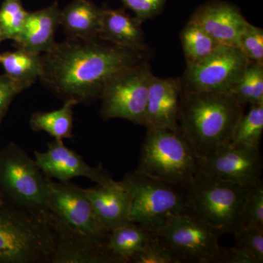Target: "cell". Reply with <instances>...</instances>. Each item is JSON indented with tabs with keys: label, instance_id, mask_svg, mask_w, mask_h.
Here are the masks:
<instances>
[{
	"label": "cell",
	"instance_id": "6da1fadb",
	"mask_svg": "<svg viewBox=\"0 0 263 263\" xmlns=\"http://www.w3.org/2000/svg\"><path fill=\"white\" fill-rule=\"evenodd\" d=\"M40 80L64 100L77 104L100 99L110 78L146 61L145 52L114 46L100 40L56 43L41 54Z\"/></svg>",
	"mask_w": 263,
	"mask_h": 263
},
{
	"label": "cell",
	"instance_id": "7a4b0ae2",
	"mask_svg": "<svg viewBox=\"0 0 263 263\" xmlns=\"http://www.w3.org/2000/svg\"><path fill=\"white\" fill-rule=\"evenodd\" d=\"M243 114L231 93L181 89L179 128L199 157L230 143Z\"/></svg>",
	"mask_w": 263,
	"mask_h": 263
},
{
	"label": "cell",
	"instance_id": "3957f363",
	"mask_svg": "<svg viewBox=\"0 0 263 263\" xmlns=\"http://www.w3.org/2000/svg\"><path fill=\"white\" fill-rule=\"evenodd\" d=\"M48 214L0 205V263H51L56 232Z\"/></svg>",
	"mask_w": 263,
	"mask_h": 263
},
{
	"label": "cell",
	"instance_id": "277c9868",
	"mask_svg": "<svg viewBox=\"0 0 263 263\" xmlns=\"http://www.w3.org/2000/svg\"><path fill=\"white\" fill-rule=\"evenodd\" d=\"M185 188L189 212L219 234L234 235L245 226L249 186L200 172Z\"/></svg>",
	"mask_w": 263,
	"mask_h": 263
},
{
	"label": "cell",
	"instance_id": "5b68a950",
	"mask_svg": "<svg viewBox=\"0 0 263 263\" xmlns=\"http://www.w3.org/2000/svg\"><path fill=\"white\" fill-rule=\"evenodd\" d=\"M136 170L185 187L200 172V157L180 128H148Z\"/></svg>",
	"mask_w": 263,
	"mask_h": 263
},
{
	"label": "cell",
	"instance_id": "8992f818",
	"mask_svg": "<svg viewBox=\"0 0 263 263\" xmlns=\"http://www.w3.org/2000/svg\"><path fill=\"white\" fill-rule=\"evenodd\" d=\"M121 181L130 193L131 222L152 235L175 216L189 212L186 186L161 181L137 170Z\"/></svg>",
	"mask_w": 263,
	"mask_h": 263
},
{
	"label": "cell",
	"instance_id": "52a82bcc",
	"mask_svg": "<svg viewBox=\"0 0 263 263\" xmlns=\"http://www.w3.org/2000/svg\"><path fill=\"white\" fill-rule=\"evenodd\" d=\"M47 178L35 161L11 143L0 151V194L5 201L24 210L48 214Z\"/></svg>",
	"mask_w": 263,
	"mask_h": 263
},
{
	"label": "cell",
	"instance_id": "ba28073f",
	"mask_svg": "<svg viewBox=\"0 0 263 263\" xmlns=\"http://www.w3.org/2000/svg\"><path fill=\"white\" fill-rule=\"evenodd\" d=\"M153 76L144 61L124 69L104 85L100 95V116L105 120L122 119L144 125L148 85Z\"/></svg>",
	"mask_w": 263,
	"mask_h": 263
},
{
	"label": "cell",
	"instance_id": "9c48e42d",
	"mask_svg": "<svg viewBox=\"0 0 263 263\" xmlns=\"http://www.w3.org/2000/svg\"><path fill=\"white\" fill-rule=\"evenodd\" d=\"M155 235L181 262H217L221 235L190 212L175 216Z\"/></svg>",
	"mask_w": 263,
	"mask_h": 263
},
{
	"label": "cell",
	"instance_id": "30bf717a",
	"mask_svg": "<svg viewBox=\"0 0 263 263\" xmlns=\"http://www.w3.org/2000/svg\"><path fill=\"white\" fill-rule=\"evenodd\" d=\"M251 62L235 46H220L205 60L186 66L180 78L181 89L230 92Z\"/></svg>",
	"mask_w": 263,
	"mask_h": 263
},
{
	"label": "cell",
	"instance_id": "8fae6325",
	"mask_svg": "<svg viewBox=\"0 0 263 263\" xmlns=\"http://www.w3.org/2000/svg\"><path fill=\"white\" fill-rule=\"evenodd\" d=\"M46 194L48 209L59 220L74 231L107 245L110 231L98 220L84 189L47 179Z\"/></svg>",
	"mask_w": 263,
	"mask_h": 263
},
{
	"label": "cell",
	"instance_id": "7c38bea8",
	"mask_svg": "<svg viewBox=\"0 0 263 263\" xmlns=\"http://www.w3.org/2000/svg\"><path fill=\"white\" fill-rule=\"evenodd\" d=\"M200 168L207 176L248 187L260 180L262 156L259 148L230 143L200 157Z\"/></svg>",
	"mask_w": 263,
	"mask_h": 263
},
{
	"label": "cell",
	"instance_id": "4fadbf2b",
	"mask_svg": "<svg viewBox=\"0 0 263 263\" xmlns=\"http://www.w3.org/2000/svg\"><path fill=\"white\" fill-rule=\"evenodd\" d=\"M47 146L46 152H34V161L47 179L66 183L75 178L84 177L101 186L117 182L101 165L91 167L80 155L66 146L63 141L54 140Z\"/></svg>",
	"mask_w": 263,
	"mask_h": 263
},
{
	"label": "cell",
	"instance_id": "5bb4252c",
	"mask_svg": "<svg viewBox=\"0 0 263 263\" xmlns=\"http://www.w3.org/2000/svg\"><path fill=\"white\" fill-rule=\"evenodd\" d=\"M57 242L51 263H118L106 243L77 233L51 213Z\"/></svg>",
	"mask_w": 263,
	"mask_h": 263
},
{
	"label": "cell",
	"instance_id": "9a60e30c",
	"mask_svg": "<svg viewBox=\"0 0 263 263\" xmlns=\"http://www.w3.org/2000/svg\"><path fill=\"white\" fill-rule=\"evenodd\" d=\"M190 21L221 45L238 48L240 35L249 24L238 7L221 0H213L199 7Z\"/></svg>",
	"mask_w": 263,
	"mask_h": 263
},
{
	"label": "cell",
	"instance_id": "2e32d148",
	"mask_svg": "<svg viewBox=\"0 0 263 263\" xmlns=\"http://www.w3.org/2000/svg\"><path fill=\"white\" fill-rule=\"evenodd\" d=\"M181 94L180 78L152 76L148 85L144 125L153 129H179Z\"/></svg>",
	"mask_w": 263,
	"mask_h": 263
},
{
	"label": "cell",
	"instance_id": "e0dca14e",
	"mask_svg": "<svg viewBox=\"0 0 263 263\" xmlns=\"http://www.w3.org/2000/svg\"><path fill=\"white\" fill-rule=\"evenodd\" d=\"M84 191L98 220L109 231L130 222L131 195L122 181Z\"/></svg>",
	"mask_w": 263,
	"mask_h": 263
},
{
	"label": "cell",
	"instance_id": "ac0fdd59",
	"mask_svg": "<svg viewBox=\"0 0 263 263\" xmlns=\"http://www.w3.org/2000/svg\"><path fill=\"white\" fill-rule=\"evenodd\" d=\"M60 11L55 2L46 8L29 12L22 32L13 41L15 47L41 55L49 51L57 43Z\"/></svg>",
	"mask_w": 263,
	"mask_h": 263
},
{
	"label": "cell",
	"instance_id": "d6986e66",
	"mask_svg": "<svg viewBox=\"0 0 263 263\" xmlns=\"http://www.w3.org/2000/svg\"><path fill=\"white\" fill-rule=\"evenodd\" d=\"M143 22L128 14L124 8H103L99 40L134 51L146 52L147 45Z\"/></svg>",
	"mask_w": 263,
	"mask_h": 263
},
{
	"label": "cell",
	"instance_id": "ffe728a7",
	"mask_svg": "<svg viewBox=\"0 0 263 263\" xmlns=\"http://www.w3.org/2000/svg\"><path fill=\"white\" fill-rule=\"evenodd\" d=\"M103 8L91 0H72L60 11V26L67 39L75 41L99 40Z\"/></svg>",
	"mask_w": 263,
	"mask_h": 263
},
{
	"label": "cell",
	"instance_id": "44dd1931",
	"mask_svg": "<svg viewBox=\"0 0 263 263\" xmlns=\"http://www.w3.org/2000/svg\"><path fill=\"white\" fill-rule=\"evenodd\" d=\"M155 237L130 221L110 230L107 247L118 263L129 262L131 257L144 249Z\"/></svg>",
	"mask_w": 263,
	"mask_h": 263
},
{
	"label": "cell",
	"instance_id": "7402d4cb",
	"mask_svg": "<svg viewBox=\"0 0 263 263\" xmlns=\"http://www.w3.org/2000/svg\"><path fill=\"white\" fill-rule=\"evenodd\" d=\"M0 65L5 74L27 89L40 79L42 71L41 54L16 48L5 52L0 57Z\"/></svg>",
	"mask_w": 263,
	"mask_h": 263
},
{
	"label": "cell",
	"instance_id": "603a6c76",
	"mask_svg": "<svg viewBox=\"0 0 263 263\" xmlns=\"http://www.w3.org/2000/svg\"><path fill=\"white\" fill-rule=\"evenodd\" d=\"M77 103L65 100L62 108L51 111H39L30 118V127L35 132H45L57 141L72 138L73 108Z\"/></svg>",
	"mask_w": 263,
	"mask_h": 263
},
{
	"label": "cell",
	"instance_id": "cb8c5ba5",
	"mask_svg": "<svg viewBox=\"0 0 263 263\" xmlns=\"http://www.w3.org/2000/svg\"><path fill=\"white\" fill-rule=\"evenodd\" d=\"M181 41L186 66L195 65L205 60L223 46L191 21H189L183 29Z\"/></svg>",
	"mask_w": 263,
	"mask_h": 263
},
{
	"label": "cell",
	"instance_id": "d4e9b609",
	"mask_svg": "<svg viewBox=\"0 0 263 263\" xmlns=\"http://www.w3.org/2000/svg\"><path fill=\"white\" fill-rule=\"evenodd\" d=\"M230 93L243 105L263 104V63L250 62Z\"/></svg>",
	"mask_w": 263,
	"mask_h": 263
},
{
	"label": "cell",
	"instance_id": "484cf974",
	"mask_svg": "<svg viewBox=\"0 0 263 263\" xmlns=\"http://www.w3.org/2000/svg\"><path fill=\"white\" fill-rule=\"evenodd\" d=\"M263 133V104L251 105L235 127L230 143L259 148Z\"/></svg>",
	"mask_w": 263,
	"mask_h": 263
},
{
	"label": "cell",
	"instance_id": "4316f807",
	"mask_svg": "<svg viewBox=\"0 0 263 263\" xmlns=\"http://www.w3.org/2000/svg\"><path fill=\"white\" fill-rule=\"evenodd\" d=\"M28 13L23 0H3L0 6V42L16 39Z\"/></svg>",
	"mask_w": 263,
	"mask_h": 263
},
{
	"label": "cell",
	"instance_id": "83f0119b",
	"mask_svg": "<svg viewBox=\"0 0 263 263\" xmlns=\"http://www.w3.org/2000/svg\"><path fill=\"white\" fill-rule=\"evenodd\" d=\"M245 226L263 228V183L259 180L249 186L245 211Z\"/></svg>",
	"mask_w": 263,
	"mask_h": 263
},
{
	"label": "cell",
	"instance_id": "f1b7e54d",
	"mask_svg": "<svg viewBox=\"0 0 263 263\" xmlns=\"http://www.w3.org/2000/svg\"><path fill=\"white\" fill-rule=\"evenodd\" d=\"M238 48L251 62L263 63V30L250 23L242 33Z\"/></svg>",
	"mask_w": 263,
	"mask_h": 263
},
{
	"label": "cell",
	"instance_id": "f546056e",
	"mask_svg": "<svg viewBox=\"0 0 263 263\" xmlns=\"http://www.w3.org/2000/svg\"><path fill=\"white\" fill-rule=\"evenodd\" d=\"M129 262L181 263V261L156 236L144 249L135 254Z\"/></svg>",
	"mask_w": 263,
	"mask_h": 263
},
{
	"label": "cell",
	"instance_id": "4dcf8cb0",
	"mask_svg": "<svg viewBox=\"0 0 263 263\" xmlns=\"http://www.w3.org/2000/svg\"><path fill=\"white\" fill-rule=\"evenodd\" d=\"M234 235L235 246L247 249L259 263L263 262V228L245 226Z\"/></svg>",
	"mask_w": 263,
	"mask_h": 263
},
{
	"label": "cell",
	"instance_id": "1f68e13d",
	"mask_svg": "<svg viewBox=\"0 0 263 263\" xmlns=\"http://www.w3.org/2000/svg\"><path fill=\"white\" fill-rule=\"evenodd\" d=\"M141 22L160 14L167 0H119Z\"/></svg>",
	"mask_w": 263,
	"mask_h": 263
},
{
	"label": "cell",
	"instance_id": "d6a6232c",
	"mask_svg": "<svg viewBox=\"0 0 263 263\" xmlns=\"http://www.w3.org/2000/svg\"><path fill=\"white\" fill-rule=\"evenodd\" d=\"M26 90L8 76H0V125L3 122L12 102L17 95Z\"/></svg>",
	"mask_w": 263,
	"mask_h": 263
},
{
	"label": "cell",
	"instance_id": "836d02e7",
	"mask_svg": "<svg viewBox=\"0 0 263 263\" xmlns=\"http://www.w3.org/2000/svg\"><path fill=\"white\" fill-rule=\"evenodd\" d=\"M217 262L259 263L253 254L237 246L229 249L221 248Z\"/></svg>",
	"mask_w": 263,
	"mask_h": 263
},
{
	"label": "cell",
	"instance_id": "e575fe53",
	"mask_svg": "<svg viewBox=\"0 0 263 263\" xmlns=\"http://www.w3.org/2000/svg\"><path fill=\"white\" fill-rule=\"evenodd\" d=\"M5 202L4 198H3V197L2 196L1 194H0V205H1V204L5 203Z\"/></svg>",
	"mask_w": 263,
	"mask_h": 263
},
{
	"label": "cell",
	"instance_id": "d590c367",
	"mask_svg": "<svg viewBox=\"0 0 263 263\" xmlns=\"http://www.w3.org/2000/svg\"><path fill=\"white\" fill-rule=\"evenodd\" d=\"M0 43H1V42H0ZM1 54H2V53H0V57H1Z\"/></svg>",
	"mask_w": 263,
	"mask_h": 263
}]
</instances>
